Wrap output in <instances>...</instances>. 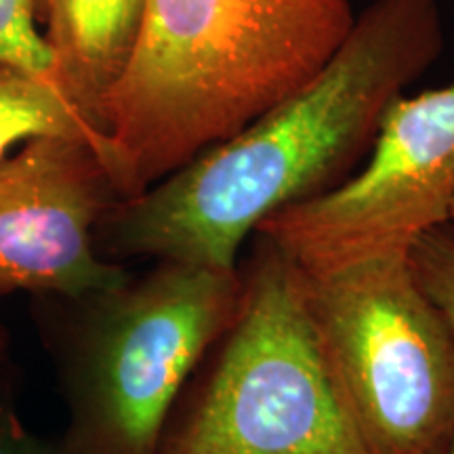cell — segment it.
<instances>
[{
	"label": "cell",
	"mask_w": 454,
	"mask_h": 454,
	"mask_svg": "<svg viewBox=\"0 0 454 454\" xmlns=\"http://www.w3.org/2000/svg\"><path fill=\"white\" fill-rule=\"evenodd\" d=\"M238 276L236 314L175 402L158 454H374L317 334L303 270L254 234Z\"/></svg>",
	"instance_id": "4"
},
{
	"label": "cell",
	"mask_w": 454,
	"mask_h": 454,
	"mask_svg": "<svg viewBox=\"0 0 454 454\" xmlns=\"http://www.w3.org/2000/svg\"><path fill=\"white\" fill-rule=\"evenodd\" d=\"M240 276L156 261L81 299H38L67 454H158L175 402L230 326Z\"/></svg>",
	"instance_id": "3"
},
{
	"label": "cell",
	"mask_w": 454,
	"mask_h": 454,
	"mask_svg": "<svg viewBox=\"0 0 454 454\" xmlns=\"http://www.w3.org/2000/svg\"><path fill=\"white\" fill-rule=\"evenodd\" d=\"M0 64L53 81V53L38 27L34 0H0Z\"/></svg>",
	"instance_id": "10"
},
{
	"label": "cell",
	"mask_w": 454,
	"mask_h": 454,
	"mask_svg": "<svg viewBox=\"0 0 454 454\" xmlns=\"http://www.w3.org/2000/svg\"><path fill=\"white\" fill-rule=\"evenodd\" d=\"M44 135H78L95 145V133L51 78L0 64V158Z\"/></svg>",
	"instance_id": "9"
},
{
	"label": "cell",
	"mask_w": 454,
	"mask_h": 454,
	"mask_svg": "<svg viewBox=\"0 0 454 454\" xmlns=\"http://www.w3.org/2000/svg\"><path fill=\"white\" fill-rule=\"evenodd\" d=\"M354 20L348 0H147L139 47L95 122L121 200L308 82Z\"/></svg>",
	"instance_id": "2"
},
{
	"label": "cell",
	"mask_w": 454,
	"mask_h": 454,
	"mask_svg": "<svg viewBox=\"0 0 454 454\" xmlns=\"http://www.w3.org/2000/svg\"><path fill=\"white\" fill-rule=\"evenodd\" d=\"M408 261L417 282L454 333V234L448 223L419 238Z\"/></svg>",
	"instance_id": "11"
},
{
	"label": "cell",
	"mask_w": 454,
	"mask_h": 454,
	"mask_svg": "<svg viewBox=\"0 0 454 454\" xmlns=\"http://www.w3.org/2000/svg\"><path fill=\"white\" fill-rule=\"evenodd\" d=\"M49 7H51V0H34V13H36L38 26H43L44 20H47Z\"/></svg>",
	"instance_id": "14"
},
{
	"label": "cell",
	"mask_w": 454,
	"mask_h": 454,
	"mask_svg": "<svg viewBox=\"0 0 454 454\" xmlns=\"http://www.w3.org/2000/svg\"><path fill=\"white\" fill-rule=\"evenodd\" d=\"M305 291L374 454H446L454 440V333L408 254L305 274Z\"/></svg>",
	"instance_id": "5"
},
{
	"label": "cell",
	"mask_w": 454,
	"mask_h": 454,
	"mask_svg": "<svg viewBox=\"0 0 454 454\" xmlns=\"http://www.w3.org/2000/svg\"><path fill=\"white\" fill-rule=\"evenodd\" d=\"M147 0H51L43 38L53 82L93 129L127 74L144 32Z\"/></svg>",
	"instance_id": "8"
},
{
	"label": "cell",
	"mask_w": 454,
	"mask_h": 454,
	"mask_svg": "<svg viewBox=\"0 0 454 454\" xmlns=\"http://www.w3.org/2000/svg\"><path fill=\"white\" fill-rule=\"evenodd\" d=\"M11 362V339L7 328H4L3 322H0V381L4 379V374L9 371Z\"/></svg>",
	"instance_id": "13"
},
{
	"label": "cell",
	"mask_w": 454,
	"mask_h": 454,
	"mask_svg": "<svg viewBox=\"0 0 454 454\" xmlns=\"http://www.w3.org/2000/svg\"><path fill=\"white\" fill-rule=\"evenodd\" d=\"M448 227H450V231L454 234V204H452V211H450V219H448Z\"/></svg>",
	"instance_id": "15"
},
{
	"label": "cell",
	"mask_w": 454,
	"mask_h": 454,
	"mask_svg": "<svg viewBox=\"0 0 454 454\" xmlns=\"http://www.w3.org/2000/svg\"><path fill=\"white\" fill-rule=\"evenodd\" d=\"M118 202L87 137L44 135L0 158V294L81 299L122 282L95 240Z\"/></svg>",
	"instance_id": "7"
},
{
	"label": "cell",
	"mask_w": 454,
	"mask_h": 454,
	"mask_svg": "<svg viewBox=\"0 0 454 454\" xmlns=\"http://www.w3.org/2000/svg\"><path fill=\"white\" fill-rule=\"evenodd\" d=\"M454 204V82L395 99L368 162L325 194L265 217L268 236L305 274L408 254Z\"/></svg>",
	"instance_id": "6"
},
{
	"label": "cell",
	"mask_w": 454,
	"mask_h": 454,
	"mask_svg": "<svg viewBox=\"0 0 454 454\" xmlns=\"http://www.w3.org/2000/svg\"><path fill=\"white\" fill-rule=\"evenodd\" d=\"M446 454H454V440H452V444H450V448H448V450H446Z\"/></svg>",
	"instance_id": "16"
},
{
	"label": "cell",
	"mask_w": 454,
	"mask_h": 454,
	"mask_svg": "<svg viewBox=\"0 0 454 454\" xmlns=\"http://www.w3.org/2000/svg\"><path fill=\"white\" fill-rule=\"evenodd\" d=\"M444 47L440 0H371L325 66L236 135L114 204L101 257L238 270V251L271 213L354 175L385 112Z\"/></svg>",
	"instance_id": "1"
},
{
	"label": "cell",
	"mask_w": 454,
	"mask_h": 454,
	"mask_svg": "<svg viewBox=\"0 0 454 454\" xmlns=\"http://www.w3.org/2000/svg\"><path fill=\"white\" fill-rule=\"evenodd\" d=\"M0 454H67L61 440L32 431L13 408L0 402Z\"/></svg>",
	"instance_id": "12"
}]
</instances>
